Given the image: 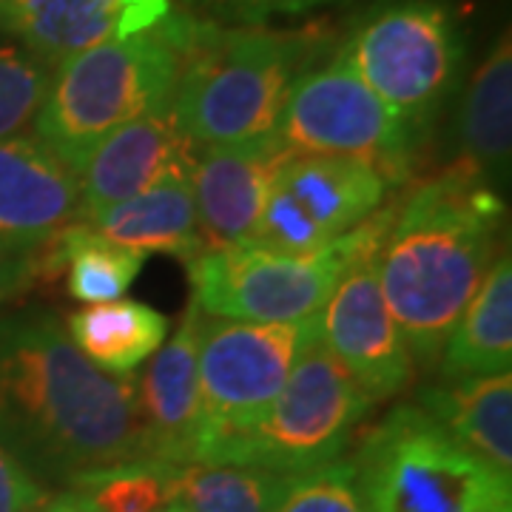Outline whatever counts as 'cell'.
I'll return each mask as SVG.
<instances>
[{
    "instance_id": "3957f363",
    "label": "cell",
    "mask_w": 512,
    "mask_h": 512,
    "mask_svg": "<svg viewBox=\"0 0 512 512\" xmlns=\"http://www.w3.org/2000/svg\"><path fill=\"white\" fill-rule=\"evenodd\" d=\"M316 43L308 32L191 20L168 111L194 148L274 134L293 83L313 66Z\"/></svg>"
},
{
    "instance_id": "6da1fadb",
    "label": "cell",
    "mask_w": 512,
    "mask_h": 512,
    "mask_svg": "<svg viewBox=\"0 0 512 512\" xmlns=\"http://www.w3.org/2000/svg\"><path fill=\"white\" fill-rule=\"evenodd\" d=\"M0 447L32 476L63 481L146 458L134 382L106 376L52 311L0 316Z\"/></svg>"
},
{
    "instance_id": "8fae6325",
    "label": "cell",
    "mask_w": 512,
    "mask_h": 512,
    "mask_svg": "<svg viewBox=\"0 0 512 512\" xmlns=\"http://www.w3.org/2000/svg\"><path fill=\"white\" fill-rule=\"evenodd\" d=\"M376 168L345 157L293 154L259 214L251 245L282 254H313L367 222L387 197Z\"/></svg>"
},
{
    "instance_id": "4fadbf2b",
    "label": "cell",
    "mask_w": 512,
    "mask_h": 512,
    "mask_svg": "<svg viewBox=\"0 0 512 512\" xmlns=\"http://www.w3.org/2000/svg\"><path fill=\"white\" fill-rule=\"evenodd\" d=\"M293 151L279 137L208 146L194 160L191 185L205 251H220L254 234L265 200Z\"/></svg>"
},
{
    "instance_id": "52a82bcc",
    "label": "cell",
    "mask_w": 512,
    "mask_h": 512,
    "mask_svg": "<svg viewBox=\"0 0 512 512\" xmlns=\"http://www.w3.org/2000/svg\"><path fill=\"white\" fill-rule=\"evenodd\" d=\"M393 208H379L367 222L313 254H282L239 242L202 251L188 262L191 302L200 313L239 322H302L328 302L348 262L367 239L390 225Z\"/></svg>"
},
{
    "instance_id": "8992f818",
    "label": "cell",
    "mask_w": 512,
    "mask_h": 512,
    "mask_svg": "<svg viewBox=\"0 0 512 512\" xmlns=\"http://www.w3.org/2000/svg\"><path fill=\"white\" fill-rule=\"evenodd\" d=\"M464 52L456 12L441 0H382L339 49L367 89L416 131L456 92Z\"/></svg>"
},
{
    "instance_id": "cb8c5ba5",
    "label": "cell",
    "mask_w": 512,
    "mask_h": 512,
    "mask_svg": "<svg viewBox=\"0 0 512 512\" xmlns=\"http://www.w3.org/2000/svg\"><path fill=\"white\" fill-rule=\"evenodd\" d=\"M285 478L237 464H177L171 504L188 512H274Z\"/></svg>"
},
{
    "instance_id": "277c9868",
    "label": "cell",
    "mask_w": 512,
    "mask_h": 512,
    "mask_svg": "<svg viewBox=\"0 0 512 512\" xmlns=\"http://www.w3.org/2000/svg\"><path fill=\"white\" fill-rule=\"evenodd\" d=\"M188 26V18L171 15L160 29L106 40L63 60L37 111V140L80 177L109 134L171 106Z\"/></svg>"
},
{
    "instance_id": "83f0119b",
    "label": "cell",
    "mask_w": 512,
    "mask_h": 512,
    "mask_svg": "<svg viewBox=\"0 0 512 512\" xmlns=\"http://www.w3.org/2000/svg\"><path fill=\"white\" fill-rule=\"evenodd\" d=\"M49 504L37 478L0 447V512H40Z\"/></svg>"
},
{
    "instance_id": "30bf717a",
    "label": "cell",
    "mask_w": 512,
    "mask_h": 512,
    "mask_svg": "<svg viewBox=\"0 0 512 512\" xmlns=\"http://www.w3.org/2000/svg\"><path fill=\"white\" fill-rule=\"evenodd\" d=\"M416 134L342 55L299 74L276 126V137L293 154L356 160L376 168L387 185L407 180Z\"/></svg>"
},
{
    "instance_id": "f1b7e54d",
    "label": "cell",
    "mask_w": 512,
    "mask_h": 512,
    "mask_svg": "<svg viewBox=\"0 0 512 512\" xmlns=\"http://www.w3.org/2000/svg\"><path fill=\"white\" fill-rule=\"evenodd\" d=\"M208 6H214L225 18H239L259 23V20L271 18V15H296V12H308L316 9L328 0H205Z\"/></svg>"
},
{
    "instance_id": "4316f807",
    "label": "cell",
    "mask_w": 512,
    "mask_h": 512,
    "mask_svg": "<svg viewBox=\"0 0 512 512\" xmlns=\"http://www.w3.org/2000/svg\"><path fill=\"white\" fill-rule=\"evenodd\" d=\"M274 512H365L350 461H330L285 478Z\"/></svg>"
},
{
    "instance_id": "5b68a950",
    "label": "cell",
    "mask_w": 512,
    "mask_h": 512,
    "mask_svg": "<svg viewBox=\"0 0 512 512\" xmlns=\"http://www.w3.org/2000/svg\"><path fill=\"white\" fill-rule=\"evenodd\" d=\"M365 512H512V476L453 439L419 404L367 430L350 461Z\"/></svg>"
},
{
    "instance_id": "f546056e",
    "label": "cell",
    "mask_w": 512,
    "mask_h": 512,
    "mask_svg": "<svg viewBox=\"0 0 512 512\" xmlns=\"http://www.w3.org/2000/svg\"><path fill=\"white\" fill-rule=\"evenodd\" d=\"M35 259L32 251L0 248V305L15 299L35 282Z\"/></svg>"
},
{
    "instance_id": "44dd1931",
    "label": "cell",
    "mask_w": 512,
    "mask_h": 512,
    "mask_svg": "<svg viewBox=\"0 0 512 512\" xmlns=\"http://www.w3.org/2000/svg\"><path fill=\"white\" fill-rule=\"evenodd\" d=\"M512 370V262L501 251L441 348L444 379Z\"/></svg>"
},
{
    "instance_id": "ba28073f",
    "label": "cell",
    "mask_w": 512,
    "mask_h": 512,
    "mask_svg": "<svg viewBox=\"0 0 512 512\" xmlns=\"http://www.w3.org/2000/svg\"><path fill=\"white\" fill-rule=\"evenodd\" d=\"M316 336V316L302 322H200L197 376L202 439L194 464H217L222 453L268 416L276 396Z\"/></svg>"
},
{
    "instance_id": "d6986e66",
    "label": "cell",
    "mask_w": 512,
    "mask_h": 512,
    "mask_svg": "<svg viewBox=\"0 0 512 512\" xmlns=\"http://www.w3.org/2000/svg\"><path fill=\"white\" fill-rule=\"evenodd\" d=\"M419 407L504 476H512V376L444 379L421 390Z\"/></svg>"
},
{
    "instance_id": "603a6c76",
    "label": "cell",
    "mask_w": 512,
    "mask_h": 512,
    "mask_svg": "<svg viewBox=\"0 0 512 512\" xmlns=\"http://www.w3.org/2000/svg\"><path fill=\"white\" fill-rule=\"evenodd\" d=\"M32 259H35V276L46 271L55 274L66 268L69 296L83 305H103L123 299L131 282L140 276L146 256L114 245L86 222H80L60 228L55 237L46 239L40 248L32 251Z\"/></svg>"
},
{
    "instance_id": "7c38bea8",
    "label": "cell",
    "mask_w": 512,
    "mask_h": 512,
    "mask_svg": "<svg viewBox=\"0 0 512 512\" xmlns=\"http://www.w3.org/2000/svg\"><path fill=\"white\" fill-rule=\"evenodd\" d=\"M384 234L387 228L367 239L316 313V339L370 402L402 393L413 376V353L384 302L376 271Z\"/></svg>"
},
{
    "instance_id": "ac0fdd59",
    "label": "cell",
    "mask_w": 512,
    "mask_h": 512,
    "mask_svg": "<svg viewBox=\"0 0 512 512\" xmlns=\"http://www.w3.org/2000/svg\"><path fill=\"white\" fill-rule=\"evenodd\" d=\"M191 168L168 174L143 194L100 211L86 225L134 254H171L194 262L205 245L197 222Z\"/></svg>"
},
{
    "instance_id": "9c48e42d",
    "label": "cell",
    "mask_w": 512,
    "mask_h": 512,
    "mask_svg": "<svg viewBox=\"0 0 512 512\" xmlns=\"http://www.w3.org/2000/svg\"><path fill=\"white\" fill-rule=\"evenodd\" d=\"M370 404L348 370L313 336L268 416L234 441L217 464L296 476L339 461Z\"/></svg>"
},
{
    "instance_id": "ffe728a7",
    "label": "cell",
    "mask_w": 512,
    "mask_h": 512,
    "mask_svg": "<svg viewBox=\"0 0 512 512\" xmlns=\"http://www.w3.org/2000/svg\"><path fill=\"white\" fill-rule=\"evenodd\" d=\"M458 165L481 180L504 177L512 151V43L498 37L464 89L456 120Z\"/></svg>"
},
{
    "instance_id": "d4e9b609",
    "label": "cell",
    "mask_w": 512,
    "mask_h": 512,
    "mask_svg": "<svg viewBox=\"0 0 512 512\" xmlns=\"http://www.w3.org/2000/svg\"><path fill=\"white\" fill-rule=\"evenodd\" d=\"M171 461L137 458L74 478L72 490L86 495L94 512H157L171 504Z\"/></svg>"
},
{
    "instance_id": "484cf974",
    "label": "cell",
    "mask_w": 512,
    "mask_h": 512,
    "mask_svg": "<svg viewBox=\"0 0 512 512\" xmlns=\"http://www.w3.org/2000/svg\"><path fill=\"white\" fill-rule=\"evenodd\" d=\"M55 69L0 32V140L35 126Z\"/></svg>"
},
{
    "instance_id": "2e32d148",
    "label": "cell",
    "mask_w": 512,
    "mask_h": 512,
    "mask_svg": "<svg viewBox=\"0 0 512 512\" xmlns=\"http://www.w3.org/2000/svg\"><path fill=\"white\" fill-rule=\"evenodd\" d=\"M200 308L191 302L177 333L148 362L137 382L146 458L194 464L202 439V399L197 376Z\"/></svg>"
},
{
    "instance_id": "7a4b0ae2",
    "label": "cell",
    "mask_w": 512,
    "mask_h": 512,
    "mask_svg": "<svg viewBox=\"0 0 512 512\" xmlns=\"http://www.w3.org/2000/svg\"><path fill=\"white\" fill-rule=\"evenodd\" d=\"M504 202L487 180L453 163L393 211L376 271L410 353L430 365L495 262Z\"/></svg>"
},
{
    "instance_id": "e0dca14e",
    "label": "cell",
    "mask_w": 512,
    "mask_h": 512,
    "mask_svg": "<svg viewBox=\"0 0 512 512\" xmlns=\"http://www.w3.org/2000/svg\"><path fill=\"white\" fill-rule=\"evenodd\" d=\"M80 177L37 137L0 140V248L35 251L77 217Z\"/></svg>"
},
{
    "instance_id": "1f68e13d",
    "label": "cell",
    "mask_w": 512,
    "mask_h": 512,
    "mask_svg": "<svg viewBox=\"0 0 512 512\" xmlns=\"http://www.w3.org/2000/svg\"><path fill=\"white\" fill-rule=\"evenodd\" d=\"M157 512H188L185 507H180V504H168V507H163V510Z\"/></svg>"
},
{
    "instance_id": "7402d4cb",
    "label": "cell",
    "mask_w": 512,
    "mask_h": 512,
    "mask_svg": "<svg viewBox=\"0 0 512 512\" xmlns=\"http://www.w3.org/2000/svg\"><path fill=\"white\" fill-rule=\"evenodd\" d=\"M66 333L97 370L128 376L163 348L168 319L146 302L114 299L74 311L66 319Z\"/></svg>"
},
{
    "instance_id": "9a60e30c",
    "label": "cell",
    "mask_w": 512,
    "mask_h": 512,
    "mask_svg": "<svg viewBox=\"0 0 512 512\" xmlns=\"http://www.w3.org/2000/svg\"><path fill=\"white\" fill-rule=\"evenodd\" d=\"M194 143L168 109L117 128L89 154L80 171L77 220L89 222L111 205L148 191L163 177L194 165Z\"/></svg>"
},
{
    "instance_id": "4dcf8cb0",
    "label": "cell",
    "mask_w": 512,
    "mask_h": 512,
    "mask_svg": "<svg viewBox=\"0 0 512 512\" xmlns=\"http://www.w3.org/2000/svg\"><path fill=\"white\" fill-rule=\"evenodd\" d=\"M40 512H94L92 504L86 501V495H80L77 490L57 495L55 501H49Z\"/></svg>"
},
{
    "instance_id": "5bb4252c",
    "label": "cell",
    "mask_w": 512,
    "mask_h": 512,
    "mask_svg": "<svg viewBox=\"0 0 512 512\" xmlns=\"http://www.w3.org/2000/svg\"><path fill=\"white\" fill-rule=\"evenodd\" d=\"M171 15V0H0V32L57 69L97 43L160 29Z\"/></svg>"
}]
</instances>
